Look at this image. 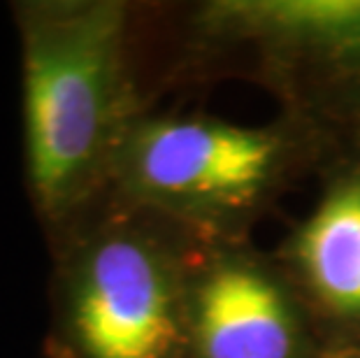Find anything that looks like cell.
Returning <instances> with one entry per match:
<instances>
[{
  "instance_id": "5",
  "label": "cell",
  "mask_w": 360,
  "mask_h": 358,
  "mask_svg": "<svg viewBox=\"0 0 360 358\" xmlns=\"http://www.w3.org/2000/svg\"><path fill=\"white\" fill-rule=\"evenodd\" d=\"M188 358H328L323 335L272 254L200 240L191 275Z\"/></svg>"
},
{
  "instance_id": "3",
  "label": "cell",
  "mask_w": 360,
  "mask_h": 358,
  "mask_svg": "<svg viewBox=\"0 0 360 358\" xmlns=\"http://www.w3.org/2000/svg\"><path fill=\"white\" fill-rule=\"evenodd\" d=\"M337 149L323 128L293 114L244 126L147 110L121 142L107 196L202 240H249L290 181Z\"/></svg>"
},
{
  "instance_id": "8",
  "label": "cell",
  "mask_w": 360,
  "mask_h": 358,
  "mask_svg": "<svg viewBox=\"0 0 360 358\" xmlns=\"http://www.w3.org/2000/svg\"><path fill=\"white\" fill-rule=\"evenodd\" d=\"M328 358H360V349H340V352H330Z\"/></svg>"
},
{
  "instance_id": "7",
  "label": "cell",
  "mask_w": 360,
  "mask_h": 358,
  "mask_svg": "<svg viewBox=\"0 0 360 358\" xmlns=\"http://www.w3.org/2000/svg\"><path fill=\"white\" fill-rule=\"evenodd\" d=\"M340 149H349L360 156V121L340 140Z\"/></svg>"
},
{
  "instance_id": "6",
  "label": "cell",
  "mask_w": 360,
  "mask_h": 358,
  "mask_svg": "<svg viewBox=\"0 0 360 358\" xmlns=\"http://www.w3.org/2000/svg\"><path fill=\"white\" fill-rule=\"evenodd\" d=\"M330 352L360 349V156L337 149L311 212L272 254Z\"/></svg>"
},
{
  "instance_id": "2",
  "label": "cell",
  "mask_w": 360,
  "mask_h": 358,
  "mask_svg": "<svg viewBox=\"0 0 360 358\" xmlns=\"http://www.w3.org/2000/svg\"><path fill=\"white\" fill-rule=\"evenodd\" d=\"M202 238L105 196L53 235V358H188Z\"/></svg>"
},
{
  "instance_id": "4",
  "label": "cell",
  "mask_w": 360,
  "mask_h": 358,
  "mask_svg": "<svg viewBox=\"0 0 360 358\" xmlns=\"http://www.w3.org/2000/svg\"><path fill=\"white\" fill-rule=\"evenodd\" d=\"M181 28L186 65L260 82L337 147L360 121V0H205Z\"/></svg>"
},
{
  "instance_id": "1",
  "label": "cell",
  "mask_w": 360,
  "mask_h": 358,
  "mask_svg": "<svg viewBox=\"0 0 360 358\" xmlns=\"http://www.w3.org/2000/svg\"><path fill=\"white\" fill-rule=\"evenodd\" d=\"M14 19L26 184L53 238L107 196L121 142L147 112L133 10L124 0H24Z\"/></svg>"
}]
</instances>
